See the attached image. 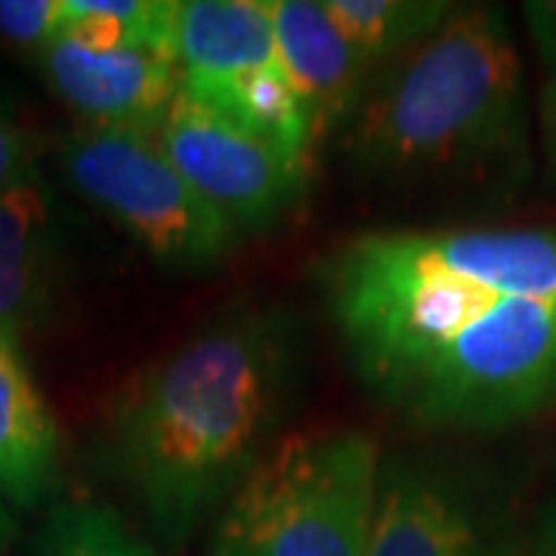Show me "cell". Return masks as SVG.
Listing matches in <instances>:
<instances>
[{
    "label": "cell",
    "instance_id": "5",
    "mask_svg": "<svg viewBox=\"0 0 556 556\" xmlns=\"http://www.w3.org/2000/svg\"><path fill=\"white\" fill-rule=\"evenodd\" d=\"M62 167L84 199L167 269H214L239 244L236 226L186 182L155 134L87 127L65 142Z\"/></svg>",
    "mask_w": 556,
    "mask_h": 556
},
{
    "label": "cell",
    "instance_id": "2",
    "mask_svg": "<svg viewBox=\"0 0 556 556\" xmlns=\"http://www.w3.org/2000/svg\"><path fill=\"white\" fill-rule=\"evenodd\" d=\"M522 142V65L497 7H457L358 102L346 155L358 174H473Z\"/></svg>",
    "mask_w": 556,
    "mask_h": 556
},
{
    "label": "cell",
    "instance_id": "13",
    "mask_svg": "<svg viewBox=\"0 0 556 556\" xmlns=\"http://www.w3.org/2000/svg\"><path fill=\"white\" fill-rule=\"evenodd\" d=\"M189 97V93H186ZM201 105L232 118L254 137L273 142L285 155L309 164L316 146V124L298 93V87L285 75L281 65H263L244 72L223 87H214L201 97H192Z\"/></svg>",
    "mask_w": 556,
    "mask_h": 556
},
{
    "label": "cell",
    "instance_id": "16",
    "mask_svg": "<svg viewBox=\"0 0 556 556\" xmlns=\"http://www.w3.org/2000/svg\"><path fill=\"white\" fill-rule=\"evenodd\" d=\"M62 22V0H0V38L10 43L43 50L60 38Z\"/></svg>",
    "mask_w": 556,
    "mask_h": 556
},
{
    "label": "cell",
    "instance_id": "12",
    "mask_svg": "<svg viewBox=\"0 0 556 556\" xmlns=\"http://www.w3.org/2000/svg\"><path fill=\"white\" fill-rule=\"evenodd\" d=\"M50 260V195L31 174L0 192V338L20 346L38 318Z\"/></svg>",
    "mask_w": 556,
    "mask_h": 556
},
{
    "label": "cell",
    "instance_id": "17",
    "mask_svg": "<svg viewBox=\"0 0 556 556\" xmlns=\"http://www.w3.org/2000/svg\"><path fill=\"white\" fill-rule=\"evenodd\" d=\"M522 16L529 25V35L535 43L541 62L556 72V0H529L522 3Z\"/></svg>",
    "mask_w": 556,
    "mask_h": 556
},
{
    "label": "cell",
    "instance_id": "1",
    "mask_svg": "<svg viewBox=\"0 0 556 556\" xmlns=\"http://www.w3.org/2000/svg\"><path fill=\"white\" fill-rule=\"evenodd\" d=\"M298 378L291 321L251 303L127 383L105 424V455L164 544L226 507L273 448Z\"/></svg>",
    "mask_w": 556,
    "mask_h": 556
},
{
    "label": "cell",
    "instance_id": "18",
    "mask_svg": "<svg viewBox=\"0 0 556 556\" xmlns=\"http://www.w3.org/2000/svg\"><path fill=\"white\" fill-rule=\"evenodd\" d=\"M25 170V149L16 127L0 115V192H7L13 182H20Z\"/></svg>",
    "mask_w": 556,
    "mask_h": 556
},
{
    "label": "cell",
    "instance_id": "19",
    "mask_svg": "<svg viewBox=\"0 0 556 556\" xmlns=\"http://www.w3.org/2000/svg\"><path fill=\"white\" fill-rule=\"evenodd\" d=\"M541 124H544V142H547V155L556 170V72L544 87V100H541Z\"/></svg>",
    "mask_w": 556,
    "mask_h": 556
},
{
    "label": "cell",
    "instance_id": "21",
    "mask_svg": "<svg viewBox=\"0 0 556 556\" xmlns=\"http://www.w3.org/2000/svg\"><path fill=\"white\" fill-rule=\"evenodd\" d=\"M554 556H556V554H554Z\"/></svg>",
    "mask_w": 556,
    "mask_h": 556
},
{
    "label": "cell",
    "instance_id": "9",
    "mask_svg": "<svg viewBox=\"0 0 556 556\" xmlns=\"http://www.w3.org/2000/svg\"><path fill=\"white\" fill-rule=\"evenodd\" d=\"M174 62L179 90L201 97L244 72L276 65L269 0H177Z\"/></svg>",
    "mask_w": 556,
    "mask_h": 556
},
{
    "label": "cell",
    "instance_id": "3",
    "mask_svg": "<svg viewBox=\"0 0 556 556\" xmlns=\"http://www.w3.org/2000/svg\"><path fill=\"white\" fill-rule=\"evenodd\" d=\"M378 485L368 433L278 439L223 507L211 556H365Z\"/></svg>",
    "mask_w": 556,
    "mask_h": 556
},
{
    "label": "cell",
    "instance_id": "15",
    "mask_svg": "<svg viewBox=\"0 0 556 556\" xmlns=\"http://www.w3.org/2000/svg\"><path fill=\"white\" fill-rule=\"evenodd\" d=\"M38 556H155L105 504L65 501L50 510L38 535Z\"/></svg>",
    "mask_w": 556,
    "mask_h": 556
},
{
    "label": "cell",
    "instance_id": "7",
    "mask_svg": "<svg viewBox=\"0 0 556 556\" xmlns=\"http://www.w3.org/2000/svg\"><path fill=\"white\" fill-rule=\"evenodd\" d=\"M40 56L53 90L90 127L155 134L179 93L177 62L155 50L93 53L56 38Z\"/></svg>",
    "mask_w": 556,
    "mask_h": 556
},
{
    "label": "cell",
    "instance_id": "8",
    "mask_svg": "<svg viewBox=\"0 0 556 556\" xmlns=\"http://www.w3.org/2000/svg\"><path fill=\"white\" fill-rule=\"evenodd\" d=\"M278 65L306 102L318 137L350 118L362 102L371 62L358 53L325 7L313 0H269Z\"/></svg>",
    "mask_w": 556,
    "mask_h": 556
},
{
    "label": "cell",
    "instance_id": "10",
    "mask_svg": "<svg viewBox=\"0 0 556 556\" xmlns=\"http://www.w3.org/2000/svg\"><path fill=\"white\" fill-rule=\"evenodd\" d=\"M365 556H482V535L448 482L396 467L380 473Z\"/></svg>",
    "mask_w": 556,
    "mask_h": 556
},
{
    "label": "cell",
    "instance_id": "11",
    "mask_svg": "<svg viewBox=\"0 0 556 556\" xmlns=\"http://www.w3.org/2000/svg\"><path fill=\"white\" fill-rule=\"evenodd\" d=\"M60 485V437L20 350L0 338V501L35 510Z\"/></svg>",
    "mask_w": 556,
    "mask_h": 556
},
{
    "label": "cell",
    "instance_id": "14",
    "mask_svg": "<svg viewBox=\"0 0 556 556\" xmlns=\"http://www.w3.org/2000/svg\"><path fill=\"white\" fill-rule=\"evenodd\" d=\"M321 7L368 62L417 47L457 10L445 0H321Z\"/></svg>",
    "mask_w": 556,
    "mask_h": 556
},
{
    "label": "cell",
    "instance_id": "20",
    "mask_svg": "<svg viewBox=\"0 0 556 556\" xmlns=\"http://www.w3.org/2000/svg\"><path fill=\"white\" fill-rule=\"evenodd\" d=\"M13 532H16V522H13L10 510H7V507H3V501H0V547L13 538Z\"/></svg>",
    "mask_w": 556,
    "mask_h": 556
},
{
    "label": "cell",
    "instance_id": "4",
    "mask_svg": "<svg viewBox=\"0 0 556 556\" xmlns=\"http://www.w3.org/2000/svg\"><path fill=\"white\" fill-rule=\"evenodd\" d=\"M368 390L424 427L497 430L541 415L556 405V300L504 294Z\"/></svg>",
    "mask_w": 556,
    "mask_h": 556
},
{
    "label": "cell",
    "instance_id": "6",
    "mask_svg": "<svg viewBox=\"0 0 556 556\" xmlns=\"http://www.w3.org/2000/svg\"><path fill=\"white\" fill-rule=\"evenodd\" d=\"M161 149L186 182L236 226L266 232L306 195L309 164L285 155L232 118L177 93L155 130Z\"/></svg>",
    "mask_w": 556,
    "mask_h": 556
}]
</instances>
